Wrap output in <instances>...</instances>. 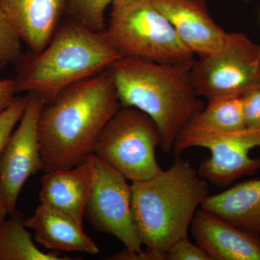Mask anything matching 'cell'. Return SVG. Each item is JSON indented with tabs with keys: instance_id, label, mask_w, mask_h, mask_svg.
Segmentation results:
<instances>
[{
	"instance_id": "cell-1",
	"label": "cell",
	"mask_w": 260,
	"mask_h": 260,
	"mask_svg": "<svg viewBox=\"0 0 260 260\" xmlns=\"http://www.w3.org/2000/svg\"><path fill=\"white\" fill-rule=\"evenodd\" d=\"M121 107L110 68L70 84L44 104L38 122L44 172L83 164L93 153L103 127Z\"/></svg>"
},
{
	"instance_id": "cell-2",
	"label": "cell",
	"mask_w": 260,
	"mask_h": 260,
	"mask_svg": "<svg viewBox=\"0 0 260 260\" xmlns=\"http://www.w3.org/2000/svg\"><path fill=\"white\" fill-rule=\"evenodd\" d=\"M193 62L121 57L109 67L121 107L136 108L153 119L165 153L172 151L179 133L205 108L191 83Z\"/></svg>"
},
{
	"instance_id": "cell-3",
	"label": "cell",
	"mask_w": 260,
	"mask_h": 260,
	"mask_svg": "<svg viewBox=\"0 0 260 260\" xmlns=\"http://www.w3.org/2000/svg\"><path fill=\"white\" fill-rule=\"evenodd\" d=\"M121 57L102 32L68 16L44 50L22 53L15 63L17 93H32L49 104L65 87L99 74Z\"/></svg>"
},
{
	"instance_id": "cell-4",
	"label": "cell",
	"mask_w": 260,
	"mask_h": 260,
	"mask_svg": "<svg viewBox=\"0 0 260 260\" xmlns=\"http://www.w3.org/2000/svg\"><path fill=\"white\" fill-rule=\"evenodd\" d=\"M132 210L145 248L164 256L188 234L198 207L209 194V183L184 159L146 180L132 182Z\"/></svg>"
},
{
	"instance_id": "cell-5",
	"label": "cell",
	"mask_w": 260,
	"mask_h": 260,
	"mask_svg": "<svg viewBox=\"0 0 260 260\" xmlns=\"http://www.w3.org/2000/svg\"><path fill=\"white\" fill-rule=\"evenodd\" d=\"M102 32L122 57L167 64L195 60L152 0H114L109 23Z\"/></svg>"
},
{
	"instance_id": "cell-6",
	"label": "cell",
	"mask_w": 260,
	"mask_h": 260,
	"mask_svg": "<svg viewBox=\"0 0 260 260\" xmlns=\"http://www.w3.org/2000/svg\"><path fill=\"white\" fill-rule=\"evenodd\" d=\"M160 145V131L150 116L136 108L121 107L99 133L93 153L135 182L161 172L155 157Z\"/></svg>"
},
{
	"instance_id": "cell-7",
	"label": "cell",
	"mask_w": 260,
	"mask_h": 260,
	"mask_svg": "<svg viewBox=\"0 0 260 260\" xmlns=\"http://www.w3.org/2000/svg\"><path fill=\"white\" fill-rule=\"evenodd\" d=\"M193 147L209 149L211 156L200 164L199 175L208 183L227 186L244 175L260 169V158L249 156L260 147V128L221 132L191 121L178 135L173 146L175 156Z\"/></svg>"
},
{
	"instance_id": "cell-8",
	"label": "cell",
	"mask_w": 260,
	"mask_h": 260,
	"mask_svg": "<svg viewBox=\"0 0 260 260\" xmlns=\"http://www.w3.org/2000/svg\"><path fill=\"white\" fill-rule=\"evenodd\" d=\"M191 79L196 93L208 102L244 95L260 80V44L242 32H229L221 50L195 59Z\"/></svg>"
},
{
	"instance_id": "cell-9",
	"label": "cell",
	"mask_w": 260,
	"mask_h": 260,
	"mask_svg": "<svg viewBox=\"0 0 260 260\" xmlns=\"http://www.w3.org/2000/svg\"><path fill=\"white\" fill-rule=\"evenodd\" d=\"M95 158L97 179L85 214L98 232L117 238L127 250L140 252L143 243L133 218L132 186L104 159Z\"/></svg>"
},
{
	"instance_id": "cell-10",
	"label": "cell",
	"mask_w": 260,
	"mask_h": 260,
	"mask_svg": "<svg viewBox=\"0 0 260 260\" xmlns=\"http://www.w3.org/2000/svg\"><path fill=\"white\" fill-rule=\"evenodd\" d=\"M28 95L20 124L12 133L0 160V201L10 215L17 212L19 194L27 179L44 170L38 133L39 115L44 103L34 94Z\"/></svg>"
},
{
	"instance_id": "cell-11",
	"label": "cell",
	"mask_w": 260,
	"mask_h": 260,
	"mask_svg": "<svg viewBox=\"0 0 260 260\" xmlns=\"http://www.w3.org/2000/svg\"><path fill=\"white\" fill-rule=\"evenodd\" d=\"M172 24L183 44L199 58L221 50L229 39L214 21L205 0H152Z\"/></svg>"
},
{
	"instance_id": "cell-12",
	"label": "cell",
	"mask_w": 260,
	"mask_h": 260,
	"mask_svg": "<svg viewBox=\"0 0 260 260\" xmlns=\"http://www.w3.org/2000/svg\"><path fill=\"white\" fill-rule=\"evenodd\" d=\"M97 179L94 153L73 169L46 172L42 179L39 200L69 214L83 226L85 208Z\"/></svg>"
},
{
	"instance_id": "cell-13",
	"label": "cell",
	"mask_w": 260,
	"mask_h": 260,
	"mask_svg": "<svg viewBox=\"0 0 260 260\" xmlns=\"http://www.w3.org/2000/svg\"><path fill=\"white\" fill-rule=\"evenodd\" d=\"M197 245L212 260H260V237L250 235L203 208L190 225Z\"/></svg>"
},
{
	"instance_id": "cell-14",
	"label": "cell",
	"mask_w": 260,
	"mask_h": 260,
	"mask_svg": "<svg viewBox=\"0 0 260 260\" xmlns=\"http://www.w3.org/2000/svg\"><path fill=\"white\" fill-rule=\"evenodd\" d=\"M68 0H0L7 18L34 53L44 50L66 12Z\"/></svg>"
},
{
	"instance_id": "cell-15",
	"label": "cell",
	"mask_w": 260,
	"mask_h": 260,
	"mask_svg": "<svg viewBox=\"0 0 260 260\" xmlns=\"http://www.w3.org/2000/svg\"><path fill=\"white\" fill-rule=\"evenodd\" d=\"M34 229L36 242L55 251L96 254L99 249L69 214L40 203L31 218L24 220Z\"/></svg>"
},
{
	"instance_id": "cell-16",
	"label": "cell",
	"mask_w": 260,
	"mask_h": 260,
	"mask_svg": "<svg viewBox=\"0 0 260 260\" xmlns=\"http://www.w3.org/2000/svg\"><path fill=\"white\" fill-rule=\"evenodd\" d=\"M201 208L246 234L260 237V179L244 181L223 192L208 195Z\"/></svg>"
},
{
	"instance_id": "cell-17",
	"label": "cell",
	"mask_w": 260,
	"mask_h": 260,
	"mask_svg": "<svg viewBox=\"0 0 260 260\" xmlns=\"http://www.w3.org/2000/svg\"><path fill=\"white\" fill-rule=\"evenodd\" d=\"M23 215L16 212L9 220H0V260H65L59 252L44 253L34 245L25 229Z\"/></svg>"
},
{
	"instance_id": "cell-18",
	"label": "cell",
	"mask_w": 260,
	"mask_h": 260,
	"mask_svg": "<svg viewBox=\"0 0 260 260\" xmlns=\"http://www.w3.org/2000/svg\"><path fill=\"white\" fill-rule=\"evenodd\" d=\"M193 121L221 132H232L246 127L242 95L218 98L195 116Z\"/></svg>"
},
{
	"instance_id": "cell-19",
	"label": "cell",
	"mask_w": 260,
	"mask_h": 260,
	"mask_svg": "<svg viewBox=\"0 0 260 260\" xmlns=\"http://www.w3.org/2000/svg\"><path fill=\"white\" fill-rule=\"evenodd\" d=\"M114 0H68L66 13L85 28L102 32L106 28L105 12Z\"/></svg>"
},
{
	"instance_id": "cell-20",
	"label": "cell",
	"mask_w": 260,
	"mask_h": 260,
	"mask_svg": "<svg viewBox=\"0 0 260 260\" xmlns=\"http://www.w3.org/2000/svg\"><path fill=\"white\" fill-rule=\"evenodd\" d=\"M21 42L0 5V69L16 62L22 54Z\"/></svg>"
},
{
	"instance_id": "cell-21",
	"label": "cell",
	"mask_w": 260,
	"mask_h": 260,
	"mask_svg": "<svg viewBox=\"0 0 260 260\" xmlns=\"http://www.w3.org/2000/svg\"><path fill=\"white\" fill-rule=\"evenodd\" d=\"M28 101V94L15 96L9 107L0 114V160L15 125L23 116Z\"/></svg>"
},
{
	"instance_id": "cell-22",
	"label": "cell",
	"mask_w": 260,
	"mask_h": 260,
	"mask_svg": "<svg viewBox=\"0 0 260 260\" xmlns=\"http://www.w3.org/2000/svg\"><path fill=\"white\" fill-rule=\"evenodd\" d=\"M166 260H212L203 249L194 245L188 235L174 243L166 252Z\"/></svg>"
},
{
	"instance_id": "cell-23",
	"label": "cell",
	"mask_w": 260,
	"mask_h": 260,
	"mask_svg": "<svg viewBox=\"0 0 260 260\" xmlns=\"http://www.w3.org/2000/svg\"><path fill=\"white\" fill-rule=\"evenodd\" d=\"M246 127L260 128V80L242 95Z\"/></svg>"
},
{
	"instance_id": "cell-24",
	"label": "cell",
	"mask_w": 260,
	"mask_h": 260,
	"mask_svg": "<svg viewBox=\"0 0 260 260\" xmlns=\"http://www.w3.org/2000/svg\"><path fill=\"white\" fill-rule=\"evenodd\" d=\"M111 260H165L164 256L145 248L140 252L124 249L109 258Z\"/></svg>"
},
{
	"instance_id": "cell-25",
	"label": "cell",
	"mask_w": 260,
	"mask_h": 260,
	"mask_svg": "<svg viewBox=\"0 0 260 260\" xmlns=\"http://www.w3.org/2000/svg\"><path fill=\"white\" fill-rule=\"evenodd\" d=\"M17 94L14 79L0 80V114L7 109Z\"/></svg>"
},
{
	"instance_id": "cell-26",
	"label": "cell",
	"mask_w": 260,
	"mask_h": 260,
	"mask_svg": "<svg viewBox=\"0 0 260 260\" xmlns=\"http://www.w3.org/2000/svg\"><path fill=\"white\" fill-rule=\"evenodd\" d=\"M8 213L6 209H5V207L3 206V203L0 201V220H3V219L5 218L6 217V215Z\"/></svg>"
},
{
	"instance_id": "cell-27",
	"label": "cell",
	"mask_w": 260,
	"mask_h": 260,
	"mask_svg": "<svg viewBox=\"0 0 260 260\" xmlns=\"http://www.w3.org/2000/svg\"><path fill=\"white\" fill-rule=\"evenodd\" d=\"M241 1H243V2H249V1H250V0H241Z\"/></svg>"
}]
</instances>
